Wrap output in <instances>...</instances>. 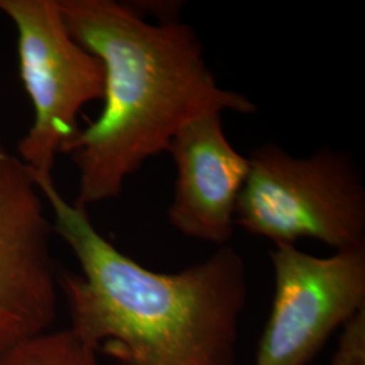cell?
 <instances>
[{
    "instance_id": "obj_1",
    "label": "cell",
    "mask_w": 365,
    "mask_h": 365,
    "mask_svg": "<svg viewBox=\"0 0 365 365\" xmlns=\"http://www.w3.org/2000/svg\"><path fill=\"white\" fill-rule=\"evenodd\" d=\"M53 214L54 233L81 274L58 277L69 329L119 365H237L247 265L230 245L176 274L133 260L98 232L87 210L66 200L53 176L34 173Z\"/></svg>"
},
{
    "instance_id": "obj_2",
    "label": "cell",
    "mask_w": 365,
    "mask_h": 365,
    "mask_svg": "<svg viewBox=\"0 0 365 365\" xmlns=\"http://www.w3.org/2000/svg\"><path fill=\"white\" fill-rule=\"evenodd\" d=\"M68 31L105 66L103 110L63 148L78 170V207L117 197L126 179L168 150L185 123L212 111L257 107L218 84L195 30L150 24L115 0H58Z\"/></svg>"
},
{
    "instance_id": "obj_3",
    "label": "cell",
    "mask_w": 365,
    "mask_h": 365,
    "mask_svg": "<svg viewBox=\"0 0 365 365\" xmlns=\"http://www.w3.org/2000/svg\"><path fill=\"white\" fill-rule=\"evenodd\" d=\"M235 225L277 245L313 238L337 250L365 248V185L348 153L324 146L307 157L279 145L253 149Z\"/></svg>"
},
{
    "instance_id": "obj_4",
    "label": "cell",
    "mask_w": 365,
    "mask_h": 365,
    "mask_svg": "<svg viewBox=\"0 0 365 365\" xmlns=\"http://www.w3.org/2000/svg\"><path fill=\"white\" fill-rule=\"evenodd\" d=\"M15 26L19 76L33 123L16 155L39 176H53L56 157L80 130L83 107L102 101L105 66L68 31L58 0H0Z\"/></svg>"
},
{
    "instance_id": "obj_5",
    "label": "cell",
    "mask_w": 365,
    "mask_h": 365,
    "mask_svg": "<svg viewBox=\"0 0 365 365\" xmlns=\"http://www.w3.org/2000/svg\"><path fill=\"white\" fill-rule=\"evenodd\" d=\"M269 257L274 299L255 365H309L334 331L365 310V248L317 257L277 245Z\"/></svg>"
},
{
    "instance_id": "obj_6",
    "label": "cell",
    "mask_w": 365,
    "mask_h": 365,
    "mask_svg": "<svg viewBox=\"0 0 365 365\" xmlns=\"http://www.w3.org/2000/svg\"><path fill=\"white\" fill-rule=\"evenodd\" d=\"M43 202L33 170L0 126V352L51 330L57 315L54 229Z\"/></svg>"
},
{
    "instance_id": "obj_7",
    "label": "cell",
    "mask_w": 365,
    "mask_h": 365,
    "mask_svg": "<svg viewBox=\"0 0 365 365\" xmlns=\"http://www.w3.org/2000/svg\"><path fill=\"white\" fill-rule=\"evenodd\" d=\"M220 111L185 123L170 146L175 191L167 211L182 235L225 247L233 237L238 196L247 182L249 158L226 137Z\"/></svg>"
},
{
    "instance_id": "obj_8",
    "label": "cell",
    "mask_w": 365,
    "mask_h": 365,
    "mask_svg": "<svg viewBox=\"0 0 365 365\" xmlns=\"http://www.w3.org/2000/svg\"><path fill=\"white\" fill-rule=\"evenodd\" d=\"M0 365H101L98 353L68 327L46 330L0 352Z\"/></svg>"
},
{
    "instance_id": "obj_9",
    "label": "cell",
    "mask_w": 365,
    "mask_h": 365,
    "mask_svg": "<svg viewBox=\"0 0 365 365\" xmlns=\"http://www.w3.org/2000/svg\"><path fill=\"white\" fill-rule=\"evenodd\" d=\"M331 365H365V310L341 329Z\"/></svg>"
}]
</instances>
